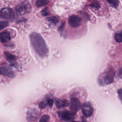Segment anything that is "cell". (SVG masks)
I'll list each match as a JSON object with an SVG mask.
<instances>
[{
    "label": "cell",
    "instance_id": "11",
    "mask_svg": "<svg viewBox=\"0 0 122 122\" xmlns=\"http://www.w3.org/2000/svg\"><path fill=\"white\" fill-rule=\"evenodd\" d=\"M56 106L58 108L67 107L69 105V102L66 100H61L57 99L55 101Z\"/></svg>",
    "mask_w": 122,
    "mask_h": 122
},
{
    "label": "cell",
    "instance_id": "10",
    "mask_svg": "<svg viewBox=\"0 0 122 122\" xmlns=\"http://www.w3.org/2000/svg\"><path fill=\"white\" fill-rule=\"evenodd\" d=\"M11 39L10 33L8 31H3L0 33V41L1 42H7Z\"/></svg>",
    "mask_w": 122,
    "mask_h": 122
},
{
    "label": "cell",
    "instance_id": "6",
    "mask_svg": "<svg viewBox=\"0 0 122 122\" xmlns=\"http://www.w3.org/2000/svg\"><path fill=\"white\" fill-rule=\"evenodd\" d=\"M81 111L83 115L89 117L92 114L93 108L89 102H85L82 105Z\"/></svg>",
    "mask_w": 122,
    "mask_h": 122
},
{
    "label": "cell",
    "instance_id": "20",
    "mask_svg": "<svg viewBox=\"0 0 122 122\" xmlns=\"http://www.w3.org/2000/svg\"><path fill=\"white\" fill-rule=\"evenodd\" d=\"M91 6L96 9H99L100 8V4L97 2H94L91 4Z\"/></svg>",
    "mask_w": 122,
    "mask_h": 122
},
{
    "label": "cell",
    "instance_id": "16",
    "mask_svg": "<svg viewBox=\"0 0 122 122\" xmlns=\"http://www.w3.org/2000/svg\"><path fill=\"white\" fill-rule=\"evenodd\" d=\"M47 20L53 24H56L58 22V20L55 17H51L47 18Z\"/></svg>",
    "mask_w": 122,
    "mask_h": 122
},
{
    "label": "cell",
    "instance_id": "21",
    "mask_svg": "<svg viewBox=\"0 0 122 122\" xmlns=\"http://www.w3.org/2000/svg\"><path fill=\"white\" fill-rule=\"evenodd\" d=\"M46 106V103L44 102H41L39 103V107L41 109H43V108H45Z\"/></svg>",
    "mask_w": 122,
    "mask_h": 122
},
{
    "label": "cell",
    "instance_id": "14",
    "mask_svg": "<svg viewBox=\"0 0 122 122\" xmlns=\"http://www.w3.org/2000/svg\"><path fill=\"white\" fill-rule=\"evenodd\" d=\"M115 41L118 42H122V31L117 32L114 36Z\"/></svg>",
    "mask_w": 122,
    "mask_h": 122
},
{
    "label": "cell",
    "instance_id": "17",
    "mask_svg": "<svg viewBox=\"0 0 122 122\" xmlns=\"http://www.w3.org/2000/svg\"><path fill=\"white\" fill-rule=\"evenodd\" d=\"M9 24V22L7 21H1L0 22V29L2 30L6 27Z\"/></svg>",
    "mask_w": 122,
    "mask_h": 122
},
{
    "label": "cell",
    "instance_id": "19",
    "mask_svg": "<svg viewBox=\"0 0 122 122\" xmlns=\"http://www.w3.org/2000/svg\"><path fill=\"white\" fill-rule=\"evenodd\" d=\"M41 14L43 16H47L49 14V12L48 10V8L46 7L44 8L41 11Z\"/></svg>",
    "mask_w": 122,
    "mask_h": 122
},
{
    "label": "cell",
    "instance_id": "9",
    "mask_svg": "<svg viewBox=\"0 0 122 122\" xmlns=\"http://www.w3.org/2000/svg\"><path fill=\"white\" fill-rule=\"evenodd\" d=\"M0 74L10 78H12L15 76L14 72L11 69L7 67H1L0 68Z\"/></svg>",
    "mask_w": 122,
    "mask_h": 122
},
{
    "label": "cell",
    "instance_id": "1",
    "mask_svg": "<svg viewBox=\"0 0 122 122\" xmlns=\"http://www.w3.org/2000/svg\"><path fill=\"white\" fill-rule=\"evenodd\" d=\"M30 39L35 52L41 57L45 56L48 52V49L42 37L38 33L33 32L30 34Z\"/></svg>",
    "mask_w": 122,
    "mask_h": 122
},
{
    "label": "cell",
    "instance_id": "3",
    "mask_svg": "<svg viewBox=\"0 0 122 122\" xmlns=\"http://www.w3.org/2000/svg\"><path fill=\"white\" fill-rule=\"evenodd\" d=\"M0 15L2 18L7 20L12 19L15 16L13 10L9 8H2L0 10Z\"/></svg>",
    "mask_w": 122,
    "mask_h": 122
},
{
    "label": "cell",
    "instance_id": "8",
    "mask_svg": "<svg viewBox=\"0 0 122 122\" xmlns=\"http://www.w3.org/2000/svg\"><path fill=\"white\" fill-rule=\"evenodd\" d=\"M28 6L26 4L21 3L18 5L16 7V12L18 15H22L27 12Z\"/></svg>",
    "mask_w": 122,
    "mask_h": 122
},
{
    "label": "cell",
    "instance_id": "13",
    "mask_svg": "<svg viewBox=\"0 0 122 122\" xmlns=\"http://www.w3.org/2000/svg\"><path fill=\"white\" fill-rule=\"evenodd\" d=\"M49 3V0H37L36 5L38 7L46 6Z\"/></svg>",
    "mask_w": 122,
    "mask_h": 122
},
{
    "label": "cell",
    "instance_id": "12",
    "mask_svg": "<svg viewBox=\"0 0 122 122\" xmlns=\"http://www.w3.org/2000/svg\"><path fill=\"white\" fill-rule=\"evenodd\" d=\"M4 54L6 57V58L9 61H14L16 60V57L15 56H14V55L8 52H6L5 51L4 52Z\"/></svg>",
    "mask_w": 122,
    "mask_h": 122
},
{
    "label": "cell",
    "instance_id": "22",
    "mask_svg": "<svg viewBox=\"0 0 122 122\" xmlns=\"http://www.w3.org/2000/svg\"><path fill=\"white\" fill-rule=\"evenodd\" d=\"M118 95H119V98L122 102V88L118 90Z\"/></svg>",
    "mask_w": 122,
    "mask_h": 122
},
{
    "label": "cell",
    "instance_id": "5",
    "mask_svg": "<svg viewBox=\"0 0 122 122\" xmlns=\"http://www.w3.org/2000/svg\"><path fill=\"white\" fill-rule=\"evenodd\" d=\"M70 108L71 112L76 113L81 108V102L76 98H72L71 99Z\"/></svg>",
    "mask_w": 122,
    "mask_h": 122
},
{
    "label": "cell",
    "instance_id": "7",
    "mask_svg": "<svg viewBox=\"0 0 122 122\" xmlns=\"http://www.w3.org/2000/svg\"><path fill=\"white\" fill-rule=\"evenodd\" d=\"M69 24L73 28H76L80 26L81 23V19L76 15L71 16L68 20Z\"/></svg>",
    "mask_w": 122,
    "mask_h": 122
},
{
    "label": "cell",
    "instance_id": "24",
    "mask_svg": "<svg viewBox=\"0 0 122 122\" xmlns=\"http://www.w3.org/2000/svg\"><path fill=\"white\" fill-rule=\"evenodd\" d=\"M118 76L121 77V78H122V67L120 69V70H119L118 73Z\"/></svg>",
    "mask_w": 122,
    "mask_h": 122
},
{
    "label": "cell",
    "instance_id": "2",
    "mask_svg": "<svg viewBox=\"0 0 122 122\" xmlns=\"http://www.w3.org/2000/svg\"><path fill=\"white\" fill-rule=\"evenodd\" d=\"M115 75V71L113 69H110L102 73L99 78L98 82L101 85L108 84L113 81Z\"/></svg>",
    "mask_w": 122,
    "mask_h": 122
},
{
    "label": "cell",
    "instance_id": "18",
    "mask_svg": "<svg viewBox=\"0 0 122 122\" xmlns=\"http://www.w3.org/2000/svg\"><path fill=\"white\" fill-rule=\"evenodd\" d=\"M50 119V116L48 115H43L40 120H39L40 122H48Z\"/></svg>",
    "mask_w": 122,
    "mask_h": 122
},
{
    "label": "cell",
    "instance_id": "23",
    "mask_svg": "<svg viewBox=\"0 0 122 122\" xmlns=\"http://www.w3.org/2000/svg\"><path fill=\"white\" fill-rule=\"evenodd\" d=\"M48 105L50 106V107H52V105H53V101L51 99H49L48 101H47V102Z\"/></svg>",
    "mask_w": 122,
    "mask_h": 122
},
{
    "label": "cell",
    "instance_id": "4",
    "mask_svg": "<svg viewBox=\"0 0 122 122\" xmlns=\"http://www.w3.org/2000/svg\"><path fill=\"white\" fill-rule=\"evenodd\" d=\"M58 115L61 119L65 121H72L75 118L74 113L66 110L58 112Z\"/></svg>",
    "mask_w": 122,
    "mask_h": 122
},
{
    "label": "cell",
    "instance_id": "15",
    "mask_svg": "<svg viewBox=\"0 0 122 122\" xmlns=\"http://www.w3.org/2000/svg\"><path fill=\"white\" fill-rule=\"evenodd\" d=\"M112 6L116 8L119 4V1L118 0H106Z\"/></svg>",
    "mask_w": 122,
    "mask_h": 122
}]
</instances>
